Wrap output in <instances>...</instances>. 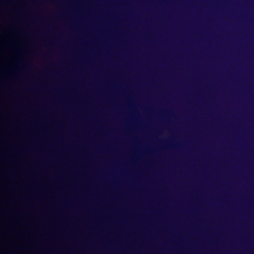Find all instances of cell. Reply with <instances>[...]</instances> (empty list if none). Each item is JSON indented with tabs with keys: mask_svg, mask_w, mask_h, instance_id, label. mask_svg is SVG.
<instances>
[{
	"mask_svg": "<svg viewBox=\"0 0 254 254\" xmlns=\"http://www.w3.org/2000/svg\"><path fill=\"white\" fill-rule=\"evenodd\" d=\"M2 67L3 72L13 71L21 60V45L19 41H2Z\"/></svg>",
	"mask_w": 254,
	"mask_h": 254,
	"instance_id": "6da1fadb",
	"label": "cell"
}]
</instances>
